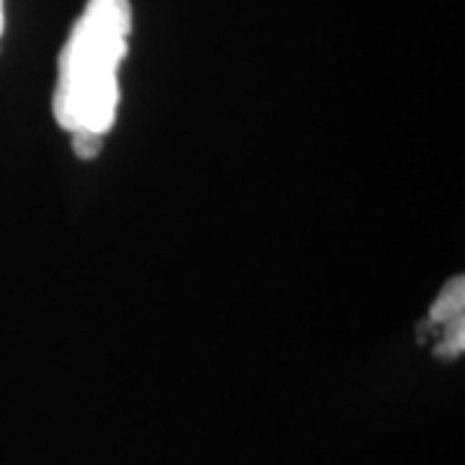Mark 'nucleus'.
I'll return each instance as SVG.
<instances>
[{
    "label": "nucleus",
    "instance_id": "obj_1",
    "mask_svg": "<svg viewBox=\"0 0 465 465\" xmlns=\"http://www.w3.org/2000/svg\"><path fill=\"white\" fill-rule=\"evenodd\" d=\"M130 0H88L57 57L54 122L73 134L106 137L119 112V67L130 52Z\"/></svg>",
    "mask_w": 465,
    "mask_h": 465
},
{
    "label": "nucleus",
    "instance_id": "obj_2",
    "mask_svg": "<svg viewBox=\"0 0 465 465\" xmlns=\"http://www.w3.org/2000/svg\"><path fill=\"white\" fill-rule=\"evenodd\" d=\"M424 329L434 336L432 351L442 360H455L465 349V282L452 277L434 298Z\"/></svg>",
    "mask_w": 465,
    "mask_h": 465
},
{
    "label": "nucleus",
    "instance_id": "obj_3",
    "mask_svg": "<svg viewBox=\"0 0 465 465\" xmlns=\"http://www.w3.org/2000/svg\"><path fill=\"white\" fill-rule=\"evenodd\" d=\"M101 143H104V137H96V134H73V150L84 161L96 158V153L101 150Z\"/></svg>",
    "mask_w": 465,
    "mask_h": 465
},
{
    "label": "nucleus",
    "instance_id": "obj_4",
    "mask_svg": "<svg viewBox=\"0 0 465 465\" xmlns=\"http://www.w3.org/2000/svg\"><path fill=\"white\" fill-rule=\"evenodd\" d=\"M3 26H5V11H3V0H0V34H3Z\"/></svg>",
    "mask_w": 465,
    "mask_h": 465
}]
</instances>
